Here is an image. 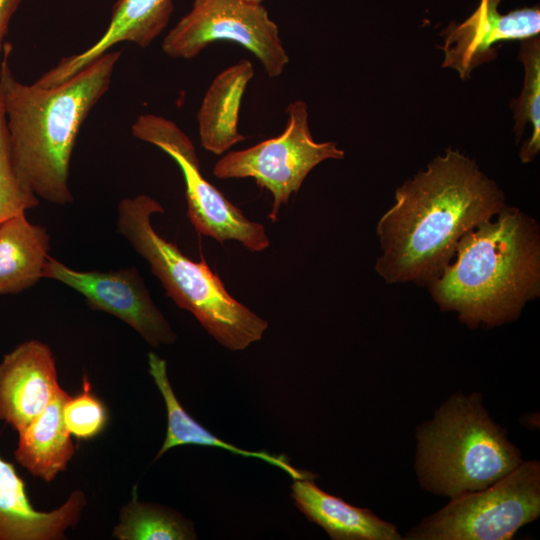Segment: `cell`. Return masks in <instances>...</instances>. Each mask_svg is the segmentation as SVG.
Instances as JSON below:
<instances>
[{"label":"cell","instance_id":"cell-1","mask_svg":"<svg viewBox=\"0 0 540 540\" xmlns=\"http://www.w3.org/2000/svg\"><path fill=\"white\" fill-rule=\"evenodd\" d=\"M505 206L502 190L474 160L448 148L396 190L379 219L376 272L387 283L429 286L462 237Z\"/></svg>","mask_w":540,"mask_h":540},{"label":"cell","instance_id":"cell-2","mask_svg":"<svg viewBox=\"0 0 540 540\" xmlns=\"http://www.w3.org/2000/svg\"><path fill=\"white\" fill-rule=\"evenodd\" d=\"M12 48L8 42L3 47L0 96L14 170L38 198L70 204V160L78 134L108 91L121 51H108L66 81L42 88L14 77L9 64Z\"/></svg>","mask_w":540,"mask_h":540},{"label":"cell","instance_id":"cell-3","mask_svg":"<svg viewBox=\"0 0 540 540\" xmlns=\"http://www.w3.org/2000/svg\"><path fill=\"white\" fill-rule=\"evenodd\" d=\"M454 258L428 287L442 311L471 329L512 322L539 296V226L516 207L466 233Z\"/></svg>","mask_w":540,"mask_h":540},{"label":"cell","instance_id":"cell-4","mask_svg":"<svg viewBox=\"0 0 540 540\" xmlns=\"http://www.w3.org/2000/svg\"><path fill=\"white\" fill-rule=\"evenodd\" d=\"M415 437L421 488L449 499L492 485L523 461L480 392L452 394L416 428Z\"/></svg>","mask_w":540,"mask_h":540},{"label":"cell","instance_id":"cell-5","mask_svg":"<svg viewBox=\"0 0 540 540\" xmlns=\"http://www.w3.org/2000/svg\"><path fill=\"white\" fill-rule=\"evenodd\" d=\"M163 212L148 195L124 198L117 207V232L147 261L166 296L192 313L217 342L238 351L260 340L268 322L232 297L206 261L191 260L156 232L151 217Z\"/></svg>","mask_w":540,"mask_h":540},{"label":"cell","instance_id":"cell-6","mask_svg":"<svg viewBox=\"0 0 540 540\" xmlns=\"http://www.w3.org/2000/svg\"><path fill=\"white\" fill-rule=\"evenodd\" d=\"M540 516V463L523 460L492 485L451 498L407 540H509Z\"/></svg>","mask_w":540,"mask_h":540},{"label":"cell","instance_id":"cell-7","mask_svg":"<svg viewBox=\"0 0 540 540\" xmlns=\"http://www.w3.org/2000/svg\"><path fill=\"white\" fill-rule=\"evenodd\" d=\"M284 131L244 150L220 158L213 174L220 179L254 178L273 197L268 218L275 222L282 205L297 193L306 176L327 159H343L344 151L333 141L316 142L309 128L307 105L296 100L286 107Z\"/></svg>","mask_w":540,"mask_h":540},{"label":"cell","instance_id":"cell-8","mask_svg":"<svg viewBox=\"0 0 540 540\" xmlns=\"http://www.w3.org/2000/svg\"><path fill=\"white\" fill-rule=\"evenodd\" d=\"M132 134L155 145L177 163L185 182L187 216L198 233L222 244L235 240L253 252L269 247L264 225L249 220L203 177L192 141L174 122L142 114L132 125Z\"/></svg>","mask_w":540,"mask_h":540},{"label":"cell","instance_id":"cell-9","mask_svg":"<svg viewBox=\"0 0 540 540\" xmlns=\"http://www.w3.org/2000/svg\"><path fill=\"white\" fill-rule=\"evenodd\" d=\"M219 40L246 48L271 78L280 76L289 62L279 28L265 7L244 0H194L165 36L162 49L172 58L191 59Z\"/></svg>","mask_w":540,"mask_h":540},{"label":"cell","instance_id":"cell-10","mask_svg":"<svg viewBox=\"0 0 540 540\" xmlns=\"http://www.w3.org/2000/svg\"><path fill=\"white\" fill-rule=\"evenodd\" d=\"M43 278L59 281L79 292L91 309L117 317L154 348L177 339L135 267L79 271L48 256Z\"/></svg>","mask_w":540,"mask_h":540},{"label":"cell","instance_id":"cell-11","mask_svg":"<svg viewBox=\"0 0 540 540\" xmlns=\"http://www.w3.org/2000/svg\"><path fill=\"white\" fill-rule=\"evenodd\" d=\"M501 0H480L474 12L462 23L448 27L442 67L456 70L462 79L497 56L501 41H523L539 35V6L524 7L502 14Z\"/></svg>","mask_w":540,"mask_h":540},{"label":"cell","instance_id":"cell-12","mask_svg":"<svg viewBox=\"0 0 540 540\" xmlns=\"http://www.w3.org/2000/svg\"><path fill=\"white\" fill-rule=\"evenodd\" d=\"M60 389L49 346L35 339L18 344L0 362V420L19 434Z\"/></svg>","mask_w":540,"mask_h":540},{"label":"cell","instance_id":"cell-13","mask_svg":"<svg viewBox=\"0 0 540 540\" xmlns=\"http://www.w3.org/2000/svg\"><path fill=\"white\" fill-rule=\"evenodd\" d=\"M173 10V0H117L102 36L86 50L62 58L34 84L42 88L60 84L121 42L149 46L165 29Z\"/></svg>","mask_w":540,"mask_h":540},{"label":"cell","instance_id":"cell-14","mask_svg":"<svg viewBox=\"0 0 540 540\" xmlns=\"http://www.w3.org/2000/svg\"><path fill=\"white\" fill-rule=\"evenodd\" d=\"M86 505L83 491L74 490L58 508L35 509L14 466L0 455V540H62L80 520Z\"/></svg>","mask_w":540,"mask_h":540},{"label":"cell","instance_id":"cell-15","mask_svg":"<svg viewBox=\"0 0 540 540\" xmlns=\"http://www.w3.org/2000/svg\"><path fill=\"white\" fill-rule=\"evenodd\" d=\"M291 491L297 508L333 540L403 539L394 524L323 491L312 479L295 480Z\"/></svg>","mask_w":540,"mask_h":540},{"label":"cell","instance_id":"cell-16","mask_svg":"<svg viewBox=\"0 0 540 540\" xmlns=\"http://www.w3.org/2000/svg\"><path fill=\"white\" fill-rule=\"evenodd\" d=\"M253 76L252 63L241 60L220 72L210 84L197 113L200 142L207 151L221 155L245 140L238 130L239 111Z\"/></svg>","mask_w":540,"mask_h":540},{"label":"cell","instance_id":"cell-17","mask_svg":"<svg viewBox=\"0 0 540 540\" xmlns=\"http://www.w3.org/2000/svg\"><path fill=\"white\" fill-rule=\"evenodd\" d=\"M149 373L159 389L167 411V431L164 442L155 456L159 459L171 448L181 445H200L218 447L242 457L256 458L280 468L294 480L317 477L309 471L292 466L285 455L271 454L266 451H247L216 437L189 415L177 399L167 374V362L154 352L148 354Z\"/></svg>","mask_w":540,"mask_h":540},{"label":"cell","instance_id":"cell-18","mask_svg":"<svg viewBox=\"0 0 540 540\" xmlns=\"http://www.w3.org/2000/svg\"><path fill=\"white\" fill-rule=\"evenodd\" d=\"M69 397L61 388L47 407L18 434L14 451L16 461L45 482H52L65 471L75 454L72 435L63 420V407Z\"/></svg>","mask_w":540,"mask_h":540},{"label":"cell","instance_id":"cell-19","mask_svg":"<svg viewBox=\"0 0 540 540\" xmlns=\"http://www.w3.org/2000/svg\"><path fill=\"white\" fill-rule=\"evenodd\" d=\"M49 249L47 229L25 213L0 223V295L18 294L43 278Z\"/></svg>","mask_w":540,"mask_h":540},{"label":"cell","instance_id":"cell-20","mask_svg":"<svg viewBox=\"0 0 540 540\" xmlns=\"http://www.w3.org/2000/svg\"><path fill=\"white\" fill-rule=\"evenodd\" d=\"M118 540H192L196 532L191 521L158 504L138 500L136 486L131 500L122 506L119 523L113 529Z\"/></svg>","mask_w":540,"mask_h":540},{"label":"cell","instance_id":"cell-21","mask_svg":"<svg viewBox=\"0 0 540 540\" xmlns=\"http://www.w3.org/2000/svg\"><path fill=\"white\" fill-rule=\"evenodd\" d=\"M519 58L524 66V84L518 98L510 103L515 119L517 141L527 126L530 135L520 150L523 163L531 162L540 151V40L539 36L521 41Z\"/></svg>","mask_w":540,"mask_h":540},{"label":"cell","instance_id":"cell-22","mask_svg":"<svg viewBox=\"0 0 540 540\" xmlns=\"http://www.w3.org/2000/svg\"><path fill=\"white\" fill-rule=\"evenodd\" d=\"M39 204V198L20 182L10 154L7 119L0 96V223Z\"/></svg>","mask_w":540,"mask_h":540},{"label":"cell","instance_id":"cell-23","mask_svg":"<svg viewBox=\"0 0 540 540\" xmlns=\"http://www.w3.org/2000/svg\"><path fill=\"white\" fill-rule=\"evenodd\" d=\"M63 420L69 433L79 440H90L106 427L107 409L92 392L87 375H83L81 392L65 402Z\"/></svg>","mask_w":540,"mask_h":540},{"label":"cell","instance_id":"cell-24","mask_svg":"<svg viewBox=\"0 0 540 540\" xmlns=\"http://www.w3.org/2000/svg\"><path fill=\"white\" fill-rule=\"evenodd\" d=\"M21 0H0V53L3 51L4 38L8 31L10 20L20 5Z\"/></svg>","mask_w":540,"mask_h":540},{"label":"cell","instance_id":"cell-25","mask_svg":"<svg viewBox=\"0 0 540 540\" xmlns=\"http://www.w3.org/2000/svg\"><path fill=\"white\" fill-rule=\"evenodd\" d=\"M244 1H247V2H250V3H254V4H262V2L264 0H244Z\"/></svg>","mask_w":540,"mask_h":540}]
</instances>
